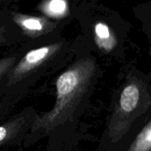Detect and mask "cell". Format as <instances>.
<instances>
[{"mask_svg":"<svg viewBox=\"0 0 151 151\" xmlns=\"http://www.w3.org/2000/svg\"><path fill=\"white\" fill-rule=\"evenodd\" d=\"M150 36H151V35H150Z\"/></svg>","mask_w":151,"mask_h":151,"instance_id":"11","label":"cell"},{"mask_svg":"<svg viewBox=\"0 0 151 151\" xmlns=\"http://www.w3.org/2000/svg\"><path fill=\"white\" fill-rule=\"evenodd\" d=\"M96 72L93 59L79 60L64 72L56 81V100L47 113L37 117L32 132H49L70 121L90 87Z\"/></svg>","mask_w":151,"mask_h":151,"instance_id":"1","label":"cell"},{"mask_svg":"<svg viewBox=\"0 0 151 151\" xmlns=\"http://www.w3.org/2000/svg\"><path fill=\"white\" fill-rule=\"evenodd\" d=\"M61 45V44H53L28 52L12 69L9 80L10 83L20 81L41 66L60 49Z\"/></svg>","mask_w":151,"mask_h":151,"instance_id":"2","label":"cell"},{"mask_svg":"<svg viewBox=\"0 0 151 151\" xmlns=\"http://www.w3.org/2000/svg\"><path fill=\"white\" fill-rule=\"evenodd\" d=\"M41 10L48 16L63 17L68 10L67 0H46L41 4Z\"/></svg>","mask_w":151,"mask_h":151,"instance_id":"6","label":"cell"},{"mask_svg":"<svg viewBox=\"0 0 151 151\" xmlns=\"http://www.w3.org/2000/svg\"><path fill=\"white\" fill-rule=\"evenodd\" d=\"M140 88L135 83L127 84L121 91L117 108V117H124L133 113L140 100Z\"/></svg>","mask_w":151,"mask_h":151,"instance_id":"4","label":"cell"},{"mask_svg":"<svg viewBox=\"0 0 151 151\" xmlns=\"http://www.w3.org/2000/svg\"><path fill=\"white\" fill-rule=\"evenodd\" d=\"M24 122V118L19 117L8 123L0 125V145L14 137L21 129Z\"/></svg>","mask_w":151,"mask_h":151,"instance_id":"8","label":"cell"},{"mask_svg":"<svg viewBox=\"0 0 151 151\" xmlns=\"http://www.w3.org/2000/svg\"><path fill=\"white\" fill-rule=\"evenodd\" d=\"M13 20L22 28L25 33L31 37H37L47 33L53 27V22L47 20L46 18L39 16L14 13Z\"/></svg>","mask_w":151,"mask_h":151,"instance_id":"3","label":"cell"},{"mask_svg":"<svg viewBox=\"0 0 151 151\" xmlns=\"http://www.w3.org/2000/svg\"><path fill=\"white\" fill-rule=\"evenodd\" d=\"M16 57H6L0 59V81L11 69L16 61Z\"/></svg>","mask_w":151,"mask_h":151,"instance_id":"9","label":"cell"},{"mask_svg":"<svg viewBox=\"0 0 151 151\" xmlns=\"http://www.w3.org/2000/svg\"><path fill=\"white\" fill-rule=\"evenodd\" d=\"M128 151H151V121L138 134Z\"/></svg>","mask_w":151,"mask_h":151,"instance_id":"7","label":"cell"},{"mask_svg":"<svg viewBox=\"0 0 151 151\" xmlns=\"http://www.w3.org/2000/svg\"><path fill=\"white\" fill-rule=\"evenodd\" d=\"M3 41V38H2V34H1V30L0 29V43Z\"/></svg>","mask_w":151,"mask_h":151,"instance_id":"10","label":"cell"},{"mask_svg":"<svg viewBox=\"0 0 151 151\" xmlns=\"http://www.w3.org/2000/svg\"><path fill=\"white\" fill-rule=\"evenodd\" d=\"M94 38L98 47L106 52L112 51L117 44L116 38L108 25L101 22L94 26Z\"/></svg>","mask_w":151,"mask_h":151,"instance_id":"5","label":"cell"}]
</instances>
